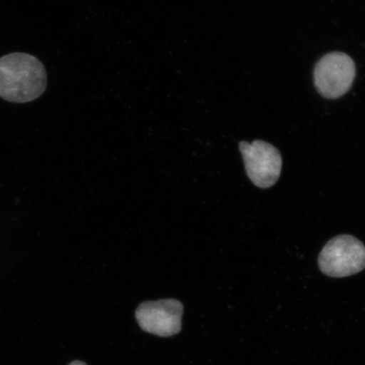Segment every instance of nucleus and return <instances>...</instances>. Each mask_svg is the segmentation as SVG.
<instances>
[{
    "label": "nucleus",
    "instance_id": "1",
    "mask_svg": "<svg viewBox=\"0 0 365 365\" xmlns=\"http://www.w3.org/2000/svg\"><path fill=\"white\" fill-rule=\"evenodd\" d=\"M47 88L43 63L31 54L15 53L0 58V98L15 103L34 101Z\"/></svg>",
    "mask_w": 365,
    "mask_h": 365
},
{
    "label": "nucleus",
    "instance_id": "2",
    "mask_svg": "<svg viewBox=\"0 0 365 365\" xmlns=\"http://www.w3.org/2000/svg\"><path fill=\"white\" fill-rule=\"evenodd\" d=\"M318 264L321 271L328 277L354 275L365 268V246L352 235L336 236L322 249Z\"/></svg>",
    "mask_w": 365,
    "mask_h": 365
},
{
    "label": "nucleus",
    "instance_id": "3",
    "mask_svg": "<svg viewBox=\"0 0 365 365\" xmlns=\"http://www.w3.org/2000/svg\"><path fill=\"white\" fill-rule=\"evenodd\" d=\"M355 75V63L348 54L340 52L327 53L314 67V86L323 98L336 99L348 93L354 83Z\"/></svg>",
    "mask_w": 365,
    "mask_h": 365
},
{
    "label": "nucleus",
    "instance_id": "4",
    "mask_svg": "<svg viewBox=\"0 0 365 365\" xmlns=\"http://www.w3.org/2000/svg\"><path fill=\"white\" fill-rule=\"evenodd\" d=\"M240 150L244 159L246 173L255 185L267 189L279 180L282 155L274 145L259 140L251 144L241 141Z\"/></svg>",
    "mask_w": 365,
    "mask_h": 365
},
{
    "label": "nucleus",
    "instance_id": "5",
    "mask_svg": "<svg viewBox=\"0 0 365 365\" xmlns=\"http://www.w3.org/2000/svg\"><path fill=\"white\" fill-rule=\"evenodd\" d=\"M182 314L184 307L179 300L167 299L140 304L136 309L135 318L144 331L168 337L180 332Z\"/></svg>",
    "mask_w": 365,
    "mask_h": 365
},
{
    "label": "nucleus",
    "instance_id": "6",
    "mask_svg": "<svg viewBox=\"0 0 365 365\" xmlns=\"http://www.w3.org/2000/svg\"><path fill=\"white\" fill-rule=\"evenodd\" d=\"M68 365H86V364L84 362L79 361V360H76V361H73Z\"/></svg>",
    "mask_w": 365,
    "mask_h": 365
}]
</instances>
